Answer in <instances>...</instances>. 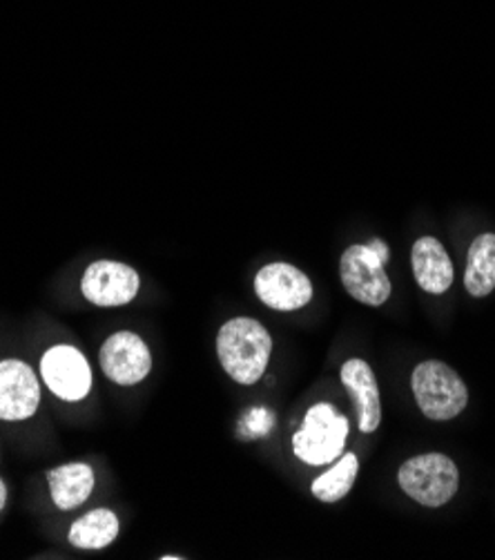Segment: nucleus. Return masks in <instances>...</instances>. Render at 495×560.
I'll use <instances>...</instances> for the list:
<instances>
[{
	"label": "nucleus",
	"instance_id": "obj_1",
	"mask_svg": "<svg viewBox=\"0 0 495 560\" xmlns=\"http://www.w3.org/2000/svg\"><path fill=\"white\" fill-rule=\"evenodd\" d=\"M272 353V338L263 324L250 317H235L219 328L216 355L224 371L237 384L250 386L263 377Z\"/></svg>",
	"mask_w": 495,
	"mask_h": 560
},
{
	"label": "nucleus",
	"instance_id": "obj_2",
	"mask_svg": "<svg viewBox=\"0 0 495 560\" xmlns=\"http://www.w3.org/2000/svg\"><path fill=\"white\" fill-rule=\"evenodd\" d=\"M411 388L420 411L428 420H453L469 405V390L462 377L445 362L426 360L415 366Z\"/></svg>",
	"mask_w": 495,
	"mask_h": 560
},
{
	"label": "nucleus",
	"instance_id": "obj_3",
	"mask_svg": "<svg viewBox=\"0 0 495 560\" xmlns=\"http://www.w3.org/2000/svg\"><path fill=\"white\" fill-rule=\"evenodd\" d=\"M349 420L326 402L308 409L299 431L293 435L295 456L313 467L335 463L344 454Z\"/></svg>",
	"mask_w": 495,
	"mask_h": 560
},
{
	"label": "nucleus",
	"instance_id": "obj_4",
	"mask_svg": "<svg viewBox=\"0 0 495 560\" xmlns=\"http://www.w3.org/2000/svg\"><path fill=\"white\" fill-rule=\"evenodd\" d=\"M406 495L424 508H443L458 493L460 471L445 454H422L406 460L398 474Z\"/></svg>",
	"mask_w": 495,
	"mask_h": 560
},
{
	"label": "nucleus",
	"instance_id": "obj_5",
	"mask_svg": "<svg viewBox=\"0 0 495 560\" xmlns=\"http://www.w3.org/2000/svg\"><path fill=\"white\" fill-rule=\"evenodd\" d=\"M340 277L346 293L366 306H381L391 298V279L368 244L346 248L340 259Z\"/></svg>",
	"mask_w": 495,
	"mask_h": 560
},
{
	"label": "nucleus",
	"instance_id": "obj_6",
	"mask_svg": "<svg viewBox=\"0 0 495 560\" xmlns=\"http://www.w3.org/2000/svg\"><path fill=\"white\" fill-rule=\"evenodd\" d=\"M40 377L54 396L66 402H81L92 390L87 358L70 345H57L40 360Z\"/></svg>",
	"mask_w": 495,
	"mask_h": 560
},
{
	"label": "nucleus",
	"instance_id": "obj_7",
	"mask_svg": "<svg viewBox=\"0 0 495 560\" xmlns=\"http://www.w3.org/2000/svg\"><path fill=\"white\" fill-rule=\"evenodd\" d=\"M141 289L139 272L113 259H101L85 268L81 279V291L87 302L101 308H115L130 304Z\"/></svg>",
	"mask_w": 495,
	"mask_h": 560
},
{
	"label": "nucleus",
	"instance_id": "obj_8",
	"mask_svg": "<svg viewBox=\"0 0 495 560\" xmlns=\"http://www.w3.org/2000/svg\"><path fill=\"white\" fill-rule=\"evenodd\" d=\"M101 369L107 380L119 386H134L152 371V353L132 330H119L103 342L98 353Z\"/></svg>",
	"mask_w": 495,
	"mask_h": 560
},
{
	"label": "nucleus",
	"instance_id": "obj_9",
	"mask_svg": "<svg viewBox=\"0 0 495 560\" xmlns=\"http://www.w3.org/2000/svg\"><path fill=\"white\" fill-rule=\"evenodd\" d=\"M255 293L268 308L297 311L313 300V284L304 270L274 261L257 272Z\"/></svg>",
	"mask_w": 495,
	"mask_h": 560
},
{
	"label": "nucleus",
	"instance_id": "obj_10",
	"mask_svg": "<svg viewBox=\"0 0 495 560\" xmlns=\"http://www.w3.org/2000/svg\"><path fill=\"white\" fill-rule=\"evenodd\" d=\"M40 384L32 366L23 360L0 362V420L19 422L36 413Z\"/></svg>",
	"mask_w": 495,
	"mask_h": 560
},
{
	"label": "nucleus",
	"instance_id": "obj_11",
	"mask_svg": "<svg viewBox=\"0 0 495 560\" xmlns=\"http://www.w3.org/2000/svg\"><path fill=\"white\" fill-rule=\"evenodd\" d=\"M342 384L346 386L360 418V431L373 433L381 422V400L373 369L364 360L353 358L342 366Z\"/></svg>",
	"mask_w": 495,
	"mask_h": 560
},
{
	"label": "nucleus",
	"instance_id": "obj_12",
	"mask_svg": "<svg viewBox=\"0 0 495 560\" xmlns=\"http://www.w3.org/2000/svg\"><path fill=\"white\" fill-rule=\"evenodd\" d=\"M413 275L422 291L445 295L453 284V264L445 246L435 237H420L411 250Z\"/></svg>",
	"mask_w": 495,
	"mask_h": 560
},
{
	"label": "nucleus",
	"instance_id": "obj_13",
	"mask_svg": "<svg viewBox=\"0 0 495 560\" xmlns=\"http://www.w3.org/2000/svg\"><path fill=\"white\" fill-rule=\"evenodd\" d=\"M51 502L61 512L81 508L94 491V471L87 463H70L47 471Z\"/></svg>",
	"mask_w": 495,
	"mask_h": 560
},
{
	"label": "nucleus",
	"instance_id": "obj_14",
	"mask_svg": "<svg viewBox=\"0 0 495 560\" xmlns=\"http://www.w3.org/2000/svg\"><path fill=\"white\" fill-rule=\"evenodd\" d=\"M119 518L113 510L98 508L79 521L68 532V540L76 549H105L119 536Z\"/></svg>",
	"mask_w": 495,
	"mask_h": 560
},
{
	"label": "nucleus",
	"instance_id": "obj_15",
	"mask_svg": "<svg viewBox=\"0 0 495 560\" xmlns=\"http://www.w3.org/2000/svg\"><path fill=\"white\" fill-rule=\"evenodd\" d=\"M464 289L473 298H486L495 289V235L484 233L473 240L467 259Z\"/></svg>",
	"mask_w": 495,
	"mask_h": 560
},
{
	"label": "nucleus",
	"instance_id": "obj_16",
	"mask_svg": "<svg viewBox=\"0 0 495 560\" xmlns=\"http://www.w3.org/2000/svg\"><path fill=\"white\" fill-rule=\"evenodd\" d=\"M360 474V460L355 454H344L333 469H328L313 482V495L321 502H338L346 498Z\"/></svg>",
	"mask_w": 495,
	"mask_h": 560
},
{
	"label": "nucleus",
	"instance_id": "obj_17",
	"mask_svg": "<svg viewBox=\"0 0 495 560\" xmlns=\"http://www.w3.org/2000/svg\"><path fill=\"white\" fill-rule=\"evenodd\" d=\"M368 246H370V250L379 257V261L384 264V266H387L389 261H391V250H389V246L387 244H384L381 240H377V237H373L370 242H368Z\"/></svg>",
	"mask_w": 495,
	"mask_h": 560
},
{
	"label": "nucleus",
	"instance_id": "obj_18",
	"mask_svg": "<svg viewBox=\"0 0 495 560\" xmlns=\"http://www.w3.org/2000/svg\"><path fill=\"white\" fill-rule=\"evenodd\" d=\"M5 502H8V487L3 480H0V512L5 510Z\"/></svg>",
	"mask_w": 495,
	"mask_h": 560
}]
</instances>
